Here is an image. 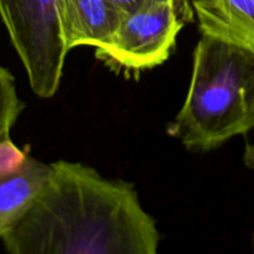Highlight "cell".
I'll list each match as a JSON object with an SVG mask.
<instances>
[{"label": "cell", "mask_w": 254, "mask_h": 254, "mask_svg": "<svg viewBox=\"0 0 254 254\" xmlns=\"http://www.w3.org/2000/svg\"><path fill=\"white\" fill-rule=\"evenodd\" d=\"M201 35L254 52V0H190Z\"/></svg>", "instance_id": "obj_6"}, {"label": "cell", "mask_w": 254, "mask_h": 254, "mask_svg": "<svg viewBox=\"0 0 254 254\" xmlns=\"http://www.w3.org/2000/svg\"><path fill=\"white\" fill-rule=\"evenodd\" d=\"M243 163L251 170H254V140L248 141L243 153Z\"/></svg>", "instance_id": "obj_11"}, {"label": "cell", "mask_w": 254, "mask_h": 254, "mask_svg": "<svg viewBox=\"0 0 254 254\" xmlns=\"http://www.w3.org/2000/svg\"><path fill=\"white\" fill-rule=\"evenodd\" d=\"M1 241L11 254H155L160 236L131 184L59 160L31 207Z\"/></svg>", "instance_id": "obj_1"}, {"label": "cell", "mask_w": 254, "mask_h": 254, "mask_svg": "<svg viewBox=\"0 0 254 254\" xmlns=\"http://www.w3.org/2000/svg\"><path fill=\"white\" fill-rule=\"evenodd\" d=\"M51 174V164L29 156L15 175L0 179V240L20 222L40 195Z\"/></svg>", "instance_id": "obj_7"}, {"label": "cell", "mask_w": 254, "mask_h": 254, "mask_svg": "<svg viewBox=\"0 0 254 254\" xmlns=\"http://www.w3.org/2000/svg\"><path fill=\"white\" fill-rule=\"evenodd\" d=\"M126 12L111 0H60L59 24L67 51L111 40Z\"/></svg>", "instance_id": "obj_5"}, {"label": "cell", "mask_w": 254, "mask_h": 254, "mask_svg": "<svg viewBox=\"0 0 254 254\" xmlns=\"http://www.w3.org/2000/svg\"><path fill=\"white\" fill-rule=\"evenodd\" d=\"M192 17L190 0H150L126 12L111 40L96 49L97 59L118 72L160 66L170 57L184 24Z\"/></svg>", "instance_id": "obj_4"}, {"label": "cell", "mask_w": 254, "mask_h": 254, "mask_svg": "<svg viewBox=\"0 0 254 254\" xmlns=\"http://www.w3.org/2000/svg\"><path fill=\"white\" fill-rule=\"evenodd\" d=\"M111 1H113L117 6L121 7L124 12H130L140 7L145 2L150 1V0H111Z\"/></svg>", "instance_id": "obj_10"}, {"label": "cell", "mask_w": 254, "mask_h": 254, "mask_svg": "<svg viewBox=\"0 0 254 254\" xmlns=\"http://www.w3.org/2000/svg\"><path fill=\"white\" fill-rule=\"evenodd\" d=\"M60 0H0V19L41 98L60 88L67 51L59 24Z\"/></svg>", "instance_id": "obj_3"}, {"label": "cell", "mask_w": 254, "mask_h": 254, "mask_svg": "<svg viewBox=\"0 0 254 254\" xmlns=\"http://www.w3.org/2000/svg\"><path fill=\"white\" fill-rule=\"evenodd\" d=\"M254 129V52L201 35L183 107L168 131L185 148L210 151Z\"/></svg>", "instance_id": "obj_2"}, {"label": "cell", "mask_w": 254, "mask_h": 254, "mask_svg": "<svg viewBox=\"0 0 254 254\" xmlns=\"http://www.w3.org/2000/svg\"><path fill=\"white\" fill-rule=\"evenodd\" d=\"M24 109L25 103L17 96L14 76L0 66V140L10 138L11 128Z\"/></svg>", "instance_id": "obj_8"}, {"label": "cell", "mask_w": 254, "mask_h": 254, "mask_svg": "<svg viewBox=\"0 0 254 254\" xmlns=\"http://www.w3.org/2000/svg\"><path fill=\"white\" fill-rule=\"evenodd\" d=\"M27 149L17 148L10 138L0 140V179L9 178L22 170L29 160Z\"/></svg>", "instance_id": "obj_9"}, {"label": "cell", "mask_w": 254, "mask_h": 254, "mask_svg": "<svg viewBox=\"0 0 254 254\" xmlns=\"http://www.w3.org/2000/svg\"><path fill=\"white\" fill-rule=\"evenodd\" d=\"M252 243H253V247H254V235H253V240H252Z\"/></svg>", "instance_id": "obj_12"}]
</instances>
